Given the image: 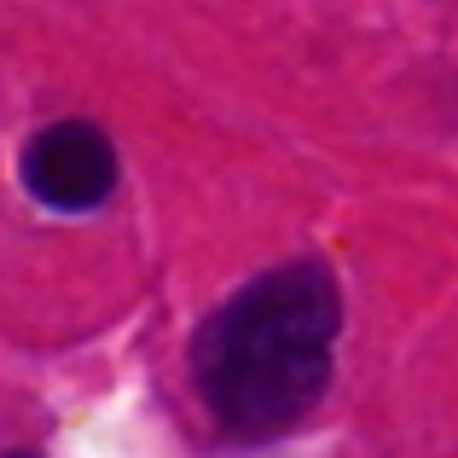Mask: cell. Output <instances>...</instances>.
<instances>
[{
  "label": "cell",
  "instance_id": "2",
  "mask_svg": "<svg viewBox=\"0 0 458 458\" xmlns=\"http://www.w3.org/2000/svg\"><path fill=\"white\" fill-rule=\"evenodd\" d=\"M18 174L47 209L81 215V209H99L116 191V146L105 128L70 116V123L30 134V146L18 157Z\"/></svg>",
  "mask_w": 458,
  "mask_h": 458
},
{
  "label": "cell",
  "instance_id": "1",
  "mask_svg": "<svg viewBox=\"0 0 458 458\" xmlns=\"http://www.w3.org/2000/svg\"><path fill=\"white\" fill-rule=\"evenodd\" d=\"M343 302L319 261H291L250 279L203 319L191 343V377L215 424L233 436H279L331 383V348Z\"/></svg>",
  "mask_w": 458,
  "mask_h": 458
},
{
  "label": "cell",
  "instance_id": "3",
  "mask_svg": "<svg viewBox=\"0 0 458 458\" xmlns=\"http://www.w3.org/2000/svg\"><path fill=\"white\" fill-rule=\"evenodd\" d=\"M12 458H35V453H12Z\"/></svg>",
  "mask_w": 458,
  "mask_h": 458
}]
</instances>
